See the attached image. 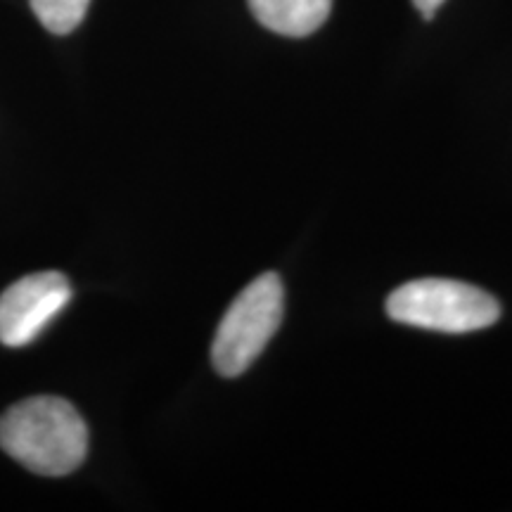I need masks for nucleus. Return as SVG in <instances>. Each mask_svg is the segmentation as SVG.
<instances>
[{
	"instance_id": "nucleus-4",
	"label": "nucleus",
	"mask_w": 512,
	"mask_h": 512,
	"mask_svg": "<svg viewBox=\"0 0 512 512\" xmlns=\"http://www.w3.org/2000/svg\"><path fill=\"white\" fill-rule=\"evenodd\" d=\"M72 302V285L57 271L31 273L0 294V344L27 347Z\"/></svg>"
},
{
	"instance_id": "nucleus-7",
	"label": "nucleus",
	"mask_w": 512,
	"mask_h": 512,
	"mask_svg": "<svg viewBox=\"0 0 512 512\" xmlns=\"http://www.w3.org/2000/svg\"><path fill=\"white\" fill-rule=\"evenodd\" d=\"M446 0H413V5L418 8V12L425 19H432L434 15H437V10L444 5Z\"/></svg>"
},
{
	"instance_id": "nucleus-6",
	"label": "nucleus",
	"mask_w": 512,
	"mask_h": 512,
	"mask_svg": "<svg viewBox=\"0 0 512 512\" xmlns=\"http://www.w3.org/2000/svg\"><path fill=\"white\" fill-rule=\"evenodd\" d=\"M29 5L50 34L67 36L79 29L91 0H29Z\"/></svg>"
},
{
	"instance_id": "nucleus-2",
	"label": "nucleus",
	"mask_w": 512,
	"mask_h": 512,
	"mask_svg": "<svg viewBox=\"0 0 512 512\" xmlns=\"http://www.w3.org/2000/svg\"><path fill=\"white\" fill-rule=\"evenodd\" d=\"M387 313L411 328L465 335L498 323L501 304L482 287L448 278H420L389 294Z\"/></svg>"
},
{
	"instance_id": "nucleus-1",
	"label": "nucleus",
	"mask_w": 512,
	"mask_h": 512,
	"mask_svg": "<svg viewBox=\"0 0 512 512\" xmlns=\"http://www.w3.org/2000/svg\"><path fill=\"white\" fill-rule=\"evenodd\" d=\"M0 448L34 475L64 477L86 460L88 427L67 399L34 396L0 418Z\"/></svg>"
},
{
	"instance_id": "nucleus-3",
	"label": "nucleus",
	"mask_w": 512,
	"mask_h": 512,
	"mask_svg": "<svg viewBox=\"0 0 512 512\" xmlns=\"http://www.w3.org/2000/svg\"><path fill=\"white\" fill-rule=\"evenodd\" d=\"M285 313V287L278 273H264L228 306L211 344V363L223 377H238L271 342Z\"/></svg>"
},
{
	"instance_id": "nucleus-5",
	"label": "nucleus",
	"mask_w": 512,
	"mask_h": 512,
	"mask_svg": "<svg viewBox=\"0 0 512 512\" xmlns=\"http://www.w3.org/2000/svg\"><path fill=\"white\" fill-rule=\"evenodd\" d=\"M249 10L273 34L304 38L323 27L332 0H249Z\"/></svg>"
}]
</instances>
